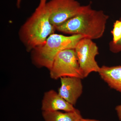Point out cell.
Masks as SVG:
<instances>
[{"mask_svg": "<svg viewBox=\"0 0 121 121\" xmlns=\"http://www.w3.org/2000/svg\"><path fill=\"white\" fill-rule=\"evenodd\" d=\"M84 37L80 35L67 36L53 33L43 44L31 51L33 62L37 66L49 70L59 52L66 49H74L78 42Z\"/></svg>", "mask_w": 121, "mask_h": 121, "instance_id": "3957f363", "label": "cell"}, {"mask_svg": "<svg viewBox=\"0 0 121 121\" xmlns=\"http://www.w3.org/2000/svg\"><path fill=\"white\" fill-rule=\"evenodd\" d=\"M115 110L117 111L118 118L121 121V105L117 106L115 108Z\"/></svg>", "mask_w": 121, "mask_h": 121, "instance_id": "4fadbf2b", "label": "cell"}, {"mask_svg": "<svg viewBox=\"0 0 121 121\" xmlns=\"http://www.w3.org/2000/svg\"><path fill=\"white\" fill-rule=\"evenodd\" d=\"M47 0H40L35 12L20 29V39L28 52L43 44L56 30L50 22Z\"/></svg>", "mask_w": 121, "mask_h": 121, "instance_id": "7a4b0ae2", "label": "cell"}, {"mask_svg": "<svg viewBox=\"0 0 121 121\" xmlns=\"http://www.w3.org/2000/svg\"><path fill=\"white\" fill-rule=\"evenodd\" d=\"M43 111H54L63 110L72 112L76 110L74 106L64 99L58 93L53 90L44 93L41 104Z\"/></svg>", "mask_w": 121, "mask_h": 121, "instance_id": "ba28073f", "label": "cell"}, {"mask_svg": "<svg viewBox=\"0 0 121 121\" xmlns=\"http://www.w3.org/2000/svg\"><path fill=\"white\" fill-rule=\"evenodd\" d=\"M22 0H17V7L18 8H20L21 7V5Z\"/></svg>", "mask_w": 121, "mask_h": 121, "instance_id": "9a60e30c", "label": "cell"}, {"mask_svg": "<svg viewBox=\"0 0 121 121\" xmlns=\"http://www.w3.org/2000/svg\"><path fill=\"white\" fill-rule=\"evenodd\" d=\"M109 16L102 10L93 9L90 4L83 5L80 12L56 29L65 34L80 35L91 39L104 35Z\"/></svg>", "mask_w": 121, "mask_h": 121, "instance_id": "6da1fadb", "label": "cell"}, {"mask_svg": "<svg viewBox=\"0 0 121 121\" xmlns=\"http://www.w3.org/2000/svg\"><path fill=\"white\" fill-rule=\"evenodd\" d=\"M113 36L112 42L115 43L121 38V19L117 20L114 24L113 30L111 31Z\"/></svg>", "mask_w": 121, "mask_h": 121, "instance_id": "8fae6325", "label": "cell"}, {"mask_svg": "<svg viewBox=\"0 0 121 121\" xmlns=\"http://www.w3.org/2000/svg\"><path fill=\"white\" fill-rule=\"evenodd\" d=\"M83 78L93 72H98L100 67L95 60L99 48L92 39L84 37L78 42L74 48Z\"/></svg>", "mask_w": 121, "mask_h": 121, "instance_id": "5b68a950", "label": "cell"}, {"mask_svg": "<svg viewBox=\"0 0 121 121\" xmlns=\"http://www.w3.org/2000/svg\"><path fill=\"white\" fill-rule=\"evenodd\" d=\"M60 79L61 85L58 93L68 102L74 105L82 93V79L74 77H63Z\"/></svg>", "mask_w": 121, "mask_h": 121, "instance_id": "52a82bcc", "label": "cell"}, {"mask_svg": "<svg viewBox=\"0 0 121 121\" xmlns=\"http://www.w3.org/2000/svg\"><path fill=\"white\" fill-rule=\"evenodd\" d=\"M109 49L111 52L114 53L121 52V38L116 43L111 41L109 43Z\"/></svg>", "mask_w": 121, "mask_h": 121, "instance_id": "7c38bea8", "label": "cell"}, {"mask_svg": "<svg viewBox=\"0 0 121 121\" xmlns=\"http://www.w3.org/2000/svg\"><path fill=\"white\" fill-rule=\"evenodd\" d=\"M49 70L50 77L52 79L66 77L83 78L73 48L66 49L59 52Z\"/></svg>", "mask_w": 121, "mask_h": 121, "instance_id": "277c9868", "label": "cell"}, {"mask_svg": "<svg viewBox=\"0 0 121 121\" xmlns=\"http://www.w3.org/2000/svg\"><path fill=\"white\" fill-rule=\"evenodd\" d=\"M98 73L111 88L121 93V66H103Z\"/></svg>", "mask_w": 121, "mask_h": 121, "instance_id": "9c48e42d", "label": "cell"}, {"mask_svg": "<svg viewBox=\"0 0 121 121\" xmlns=\"http://www.w3.org/2000/svg\"><path fill=\"white\" fill-rule=\"evenodd\" d=\"M82 7L76 0H51L46 3L50 22L55 28L77 15Z\"/></svg>", "mask_w": 121, "mask_h": 121, "instance_id": "8992f818", "label": "cell"}, {"mask_svg": "<svg viewBox=\"0 0 121 121\" xmlns=\"http://www.w3.org/2000/svg\"><path fill=\"white\" fill-rule=\"evenodd\" d=\"M42 115L45 121H78L82 118L80 111L77 109L64 113L59 111H42Z\"/></svg>", "mask_w": 121, "mask_h": 121, "instance_id": "30bf717a", "label": "cell"}, {"mask_svg": "<svg viewBox=\"0 0 121 121\" xmlns=\"http://www.w3.org/2000/svg\"><path fill=\"white\" fill-rule=\"evenodd\" d=\"M78 121H99L95 119H88V118H82Z\"/></svg>", "mask_w": 121, "mask_h": 121, "instance_id": "5bb4252c", "label": "cell"}]
</instances>
